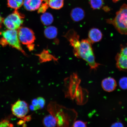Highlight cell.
<instances>
[{"mask_svg":"<svg viewBox=\"0 0 127 127\" xmlns=\"http://www.w3.org/2000/svg\"><path fill=\"white\" fill-rule=\"evenodd\" d=\"M42 123L44 127H56L57 121L55 117L50 114L44 117Z\"/></svg>","mask_w":127,"mask_h":127,"instance_id":"9a60e30c","label":"cell"},{"mask_svg":"<svg viewBox=\"0 0 127 127\" xmlns=\"http://www.w3.org/2000/svg\"><path fill=\"white\" fill-rule=\"evenodd\" d=\"M116 66L121 71L127 70V46H122L116 55Z\"/></svg>","mask_w":127,"mask_h":127,"instance_id":"9c48e42d","label":"cell"},{"mask_svg":"<svg viewBox=\"0 0 127 127\" xmlns=\"http://www.w3.org/2000/svg\"><path fill=\"white\" fill-rule=\"evenodd\" d=\"M40 19L43 24L45 26H49L53 23L54 18L51 14L45 12L41 16Z\"/></svg>","mask_w":127,"mask_h":127,"instance_id":"2e32d148","label":"cell"},{"mask_svg":"<svg viewBox=\"0 0 127 127\" xmlns=\"http://www.w3.org/2000/svg\"><path fill=\"white\" fill-rule=\"evenodd\" d=\"M1 33L3 38L5 40L7 44L19 51L26 56L27 55L21 45L17 30L8 29Z\"/></svg>","mask_w":127,"mask_h":127,"instance_id":"8992f818","label":"cell"},{"mask_svg":"<svg viewBox=\"0 0 127 127\" xmlns=\"http://www.w3.org/2000/svg\"><path fill=\"white\" fill-rule=\"evenodd\" d=\"M37 99L39 109H41L43 108L45 104V99L42 97H39L37 98Z\"/></svg>","mask_w":127,"mask_h":127,"instance_id":"7402d4cb","label":"cell"},{"mask_svg":"<svg viewBox=\"0 0 127 127\" xmlns=\"http://www.w3.org/2000/svg\"><path fill=\"white\" fill-rule=\"evenodd\" d=\"M92 44L88 39H83L81 41L78 39L71 44V46L75 57L85 60L91 69L96 70L101 64L95 61Z\"/></svg>","mask_w":127,"mask_h":127,"instance_id":"7a4b0ae2","label":"cell"},{"mask_svg":"<svg viewBox=\"0 0 127 127\" xmlns=\"http://www.w3.org/2000/svg\"><path fill=\"white\" fill-rule=\"evenodd\" d=\"M48 1L43 3L38 9V12L39 13H45L49 7Z\"/></svg>","mask_w":127,"mask_h":127,"instance_id":"44dd1931","label":"cell"},{"mask_svg":"<svg viewBox=\"0 0 127 127\" xmlns=\"http://www.w3.org/2000/svg\"><path fill=\"white\" fill-rule=\"evenodd\" d=\"M3 20L2 17H0V28L1 27V24L2 23Z\"/></svg>","mask_w":127,"mask_h":127,"instance_id":"f546056e","label":"cell"},{"mask_svg":"<svg viewBox=\"0 0 127 127\" xmlns=\"http://www.w3.org/2000/svg\"><path fill=\"white\" fill-rule=\"evenodd\" d=\"M48 5L51 8L59 9L63 7L64 0H48Z\"/></svg>","mask_w":127,"mask_h":127,"instance_id":"e0dca14e","label":"cell"},{"mask_svg":"<svg viewBox=\"0 0 127 127\" xmlns=\"http://www.w3.org/2000/svg\"><path fill=\"white\" fill-rule=\"evenodd\" d=\"M32 119L31 116L28 115L27 116H25L23 120L25 122H29L31 121Z\"/></svg>","mask_w":127,"mask_h":127,"instance_id":"4316f807","label":"cell"},{"mask_svg":"<svg viewBox=\"0 0 127 127\" xmlns=\"http://www.w3.org/2000/svg\"><path fill=\"white\" fill-rule=\"evenodd\" d=\"M119 0H113V1L114 2H116Z\"/></svg>","mask_w":127,"mask_h":127,"instance_id":"1f68e13d","label":"cell"},{"mask_svg":"<svg viewBox=\"0 0 127 127\" xmlns=\"http://www.w3.org/2000/svg\"><path fill=\"white\" fill-rule=\"evenodd\" d=\"M0 17H1V15H0Z\"/></svg>","mask_w":127,"mask_h":127,"instance_id":"d6a6232c","label":"cell"},{"mask_svg":"<svg viewBox=\"0 0 127 127\" xmlns=\"http://www.w3.org/2000/svg\"><path fill=\"white\" fill-rule=\"evenodd\" d=\"M19 39L22 44L26 45L30 51L34 49V43L36 38L34 32L30 29L25 27H20L18 29Z\"/></svg>","mask_w":127,"mask_h":127,"instance_id":"277c9868","label":"cell"},{"mask_svg":"<svg viewBox=\"0 0 127 127\" xmlns=\"http://www.w3.org/2000/svg\"><path fill=\"white\" fill-rule=\"evenodd\" d=\"M48 1V0H24L23 4L27 10L32 11L38 10L43 3Z\"/></svg>","mask_w":127,"mask_h":127,"instance_id":"30bf717a","label":"cell"},{"mask_svg":"<svg viewBox=\"0 0 127 127\" xmlns=\"http://www.w3.org/2000/svg\"><path fill=\"white\" fill-rule=\"evenodd\" d=\"M88 39L92 44L100 42L102 38L103 34L100 30L96 28H93L89 32Z\"/></svg>","mask_w":127,"mask_h":127,"instance_id":"7c38bea8","label":"cell"},{"mask_svg":"<svg viewBox=\"0 0 127 127\" xmlns=\"http://www.w3.org/2000/svg\"><path fill=\"white\" fill-rule=\"evenodd\" d=\"M47 108L50 114L56 119V127H73L77 115L74 109H67L54 102L49 103Z\"/></svg>","mask_w":127,"mask_h":127,"instance_id":"6da1fadb","label":"cell"},{"mask_svg":"<svg viewBox=\"0 0 127 127\" xmlns=\"http://www.w3.org/2000/svg\"><path fill=\"white\" fill-rule=\"evenodd\" d=\"M69 80L68 91L66 93V96L73 100L75 98L76 92L79 87L81 80L76 73H73L70 76Z\"/></svg>","mask_w":127,"mask_h":127,"instance_id":"ba28073f","label":"cell"},{"mask_svg":"<svg viewBox=\"0 0 127 127\" xmlns=\"http://www.w3.org/2000/svg\"><path fill=\"white\" fill-rule=\"evenodd\" d=\"M30 109L32 111H36L35 108L32 104L30 106Z\"/></svg>","mask_w":127,"mask_h":127,"instance_id":"f1b7e54d","label":"cell"},{"mask_svg":"<svg viewBox=\"0 0 127 127\" xmlns=\"http://www.w3.org/2000/svg\"><path fill=\"white\" fill-rule=\"evenodd\" d=\"M24 0H7L8 7L12 9H17L23 5Z\"/></svg>","mask_w":127,"mask_h":127,"instance_id":"ac0fdd59","label":"cell"},{"mask_svg":"<svg viewBox=\"0 0 127 127\" xmlns=\"http://www.w3.org/2000/svg\"><path fill=\"white\" fill-rule=\"evenodd\" d=\"M13 115L17 118L23 119L29 112L28 104L25 101L19 100L12 106Z\"/></svg>","mask_w":127,"mask_h":127,"instance_id":"52a82bcc","label":"cell"},{"mask_svg":"<svg viewBox=\"0 0 127 127\" xmlns=\"http://www.w3.org/2000/svg\"><path fill=\"white\" fill-rule=\"evenodd\" d=\"M25 16L15 9L12 13L10 14L3 20V23L8 29L18 30L24 22Z\"/></svg>","mask_w":127,"mask_h":127,"instance_id":"5b68a950","label":"cell"},{"mask_svg":"<svg viewBox=\"0 0 127 127\" xmlns=\"http://www.w3.org/2000/svg\"><path fill=\"white\" fill-rule=\"evenodd\" d=\"M70 15L71 18L73 21L78 22L83 19L85 17V13L82 8L77 7L71 10Z\"/></svg>","mask_w":127,"mask_h":127,"instance_id":"4fadbf2b","label":"cell"},{"mask_svg":"<svg viewBox=\"0 0 127 127\" xmlns=\"http://www.w3.org/2000/svg\"><path fill=\"white\" fill-rule=\"evenodd\" d=\"M23 127H27V125L26 124L24 123L23 125Z\"/></svg>","mask_w":127,"mask_h":127,"instance_id":"4dcf8cb0","label":"cell"},{"mask_svg":"<svg viewBox=\"0 0 127 127\" xmlns=\"http://www.w3.org/2000/svg\"><path fill=\"white\" fill-rule=\"evenodd\" d=\"M58 30L53 26L47 27L44 31V34L46 37L49 39H54L58 34Z\"/></svg>","mask_w":127,"mask_h":127,"instance_id":"5bb4252c","label":"cell"},{"mask_svg":"<svg viewBox=\"0 0 127 127\" xmlns=\"http://www.w3.org/2000/svg\"><path fill=\"white\" fill-rule=\"evenodd\" d=\"M101 87L105 91L108 92L113 91L117 86V82L112 77L105 78L101 82Z\"/></svg>","mask_w":127,"mask_h":127,"instance_id":"8fae6325","label":"cell"},{"mask_svg":"<svg viewBox=\"0 0 127 127\" xmlns=\"http://www.w3.org/2000/svg\"><path fill=\"white\" fill-rule=\"evenodd\" d=\"M32 104L35 108L36 110L39 109L37 99H34L32 100Z\"/></svg>","mask_w":127,"mask_h":127,"instance_id":"d4e9b609","label":"cell"},{"mask_svg":"<svg viewBox=\"0 0 127 127\" xmlns=\"http://www.w3.org/2000/svg\"><path fill=\"white\" fill-rule=\"evenodd\" d=\"M25 122H26L24 120H20L18 122V123H17V124L18 125H23L25 123Z\"/></svg>","mask_w":127,"mask_h":127,"instance_id":"83f0119b","label":"cell"},{"mask_svg":"<svg viewBox=\"0 0 127 127\" xmlns=\"http://www.w3.org/2000/svg\"><path fill=\"white\" fill-rule=\"evenodd\" d=\"M111 127H124V126L122 123L117 122L113 124Z\"/></svg>","mask_w":127,"mask_h":127,"instance_id":"484cf974","label":"cell"},{"mask_svg":"<svg viewBox=\"0 0 127 127\" xmlns=\"http://www.w3.org/2000/svg\"><path fill=\"white\" fill-rule=\"evenodd\" d=\"M0 127H13V125L8 121L3 120L0 121Z\"/></svg>","mask_w":127,"mask_h":127,"instance_id":"603a6c76","label":"cell"},{"mask_svg":"<svg viewBox=\"0 0 127 127\" xmlns=\"http://www.w3.org/2000/svg\"><path fill=\"white\" fill-rule=\"evenodd\" d=\"M108 23L111 24L120 34H127V4H124L116 14L115 18L108 20Z\"/></svg>","mask_w":127,"mask_h":127,"instance_id":"3957f363","label":"cell"},{"mask_svg":"<svg viewBox=\"0 0 127 127\" xmlns=\"http://www.w3.org/2000/svg\"><path fill=\"white\" fill-rule=\"evenodd\" d=\"M119 85L122 89L127 90V77H123L121 78L119 80Z\"/></svg>","mask_w":127,"mask_h":127,"instance_id":"ffe728a7","label":"cell"},{"mask_svg":"<svg viewBox=\"0 0 127 127\" xmlns=\"http://www.w3.org/2000/svg\"><path fill=\"white\" fill-rule=\"evenodd\" d=\"M90 4L93 9H98L102 7L103 0H90Z\"/></svg>","mask_w":127,"mask_h":127,"instance_id":"d6986e66","label":"cell"},{"mask_svg":"<svg viewBox=\"0 0 127 127\" xmlns=\"http://www.w3.org/2000/svg\"><path fill=\"white\" fill-rule=\"evenodd\" d=\"M73 127H87V123L81 121H77L74 122Z\"/></svg>","mask_w":127,"mask_h":127,"instance_id":"cb8c5ba5","label":"cell"}]
</instances>
